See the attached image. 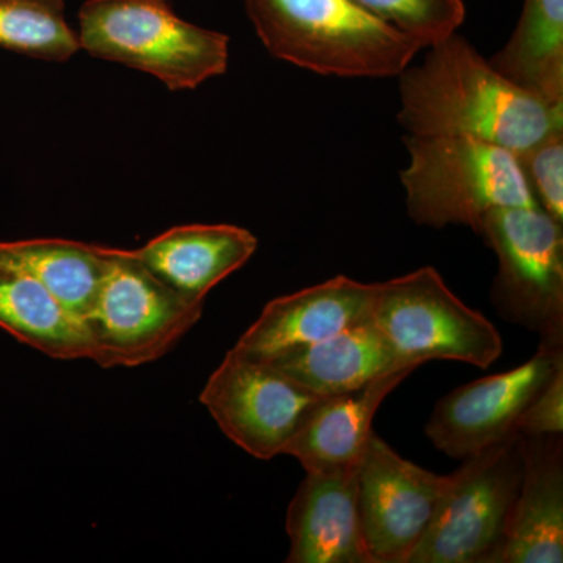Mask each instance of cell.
Masks as SVG:
<instances>
[{
    "label": "cell",
    "mask_w": 563,
    "mask_h": 563,
    "mask_svg": "<svg viewBox=\"0 0 563 563\" xmlns=\"http://www.w3.org/2000/svg\"><path fill=\"white\" fill-rule=\"evenodd\" d=\"M521 477L520 432L466 457L407 563H498Z\"/></svg>",
    "instance_id": "obj_7"
},
{
    "label": "cell",
    "mask_w": 563,
    "mask_h": 563,
    "mask_svg": "<svg viewBox=\"0 0 563 563\" xmlns=\"http://www.w3.org/2000/svg\"><path fill=\"white\" fill-rule=\"evenodd\" d=\"M376 284L333 277L266 303L233 350L254 358L309 346L343 332L372 314Z\"/></svg>",
    "instance_id": "obj_12"
},
{
    "label": "cell",
    "mask_w": 563,
    "mask_h": 563,
    "mask_svg": "<svg viewBox=\"0 0 563 563\" xmlns=\"http://www.w3.org/2000/svg\"><path fill=\"white\" fill-rule=\"evenodd\" d=\"M358 512L372 563H407L453 483L401 457L376 432L358 463Z\"/></svg>",
    "instance_id": "obj_10"
},
{
    "label": "cell",
    "mask_w": 563,
    "mask_h": 563,
    "mask_svg": "<svg viewBox=\"0 0 563 563\" xmlns=\"http://www.w3.org/2000/svg\"><path fill=\"white\" fill-rule=\"evenodd\" d=\"M563 368V343L540 342L523 365L473 380L444 395L433 407L426 435L437 450L465 461L518 433L526 407Z\"/></svg>",
    "instance_id": "obj_11"
},
{
    "label": "cell",
    "mask_w": 563,
    "mask_h": 563,
    "mask_svg": "<svg viewBox=\"0 0 563 563\" xmlns=\"http://www.w3.org/2000/svg\"><path fill=\"white\" fill-rule=\"evenodd\" d=\"M409 163L401 172L410 220L426 228L466 225L485 214L537 206L515 152L465 136L404 139Z\"/></svg>",
    "instance_id": "obj_3"
},
{
    "label": "cell",
    "mask_w": 563,
    "mask_h": 563,
    "mask_svg": "<svg viewBox=\"0 0 563 563\" xmlns=\"http://www.w3.org/2000/svg\"><path fill=\"white\" fill-rule=\"evenodd\" d=\"M318 398L272 363L233 347L199 395L222 433L258 461L285 453Z\"/></svg>",
    "instance_id": "obj_9"
},
{
    "label": "cell",
    "mask_w": 563,
    "mask_h": 563,
    "mask_svg": "<svg viewBox=\"0 0 563 563\" xmlns=\"http://www.w3.org/2000/svg\"><path fill=\"white\" fill-rule=\"evenodd\" d=\"M0 329L54 361L90 358L84 322L65 309L2 242Z\"/></svg>",
    "instance_id": "obj_18"
},
{
    "label": "cell",
    "mask_w": 563,
    "mask_h": 563,
    "mask_svg": "<svg viewBox=\"0 0 563 563\" xmlns=\"http://www.w3.org/2000/svg\"><path fill=\"white\" fill-rule=\"evenodd\" d=\"M163 2H169V0H163Z\"/></svg>",
    "instance_id": "obj_25"
},
{
    "label": "cell",
    "mask_w": 563,
    "mask_h": 563,
    "mask_svg": "<svg viewBox=\"0 0 563 563\" xmlns=\"http://www.w3.org/2000/svg\"><path fill=\"white\" fill-rule=\"evenodd\" d=\"M358 465L306 472L287 512V563H372L358 512Z\"/></svg>",
    "instance_id": "obj_13"
},
{
    "label": "cell",
    "mask_w": 563,
    "mask_h": 563,
    "mask_svg": "<svg viewBox=\"0 0 563 563\" xmlns=\"http://www.w3.org/2000/svg\"><path fill=\"white\" fill-rule=\"evenodd\" d=\"M517 431L531 437L563 433V368L558 369L526 407Z\"/></svg>",
    "instance_id": "obj_24"
},
{
    "label": "cell",
    "mask_w": 563,
    "mask_h": 563,
    "mask_svg": "<svg viewBox=\"0 0 563 563\" xmlns=\"http://www.w3.org/2000/svg\"><path fill=\"white\" fill-rule=\"evenodd\" d=\"M0 47L25 57L66 62L80 51L65 0H0Z\"/></svg>",
    "instance_id": "obj_21"
},
{
    "label": "cell",
    "mask_w": 563,
    "mask_h": 563,
    "mask_svg": "<svg viewBox=\"0 0 563 563\" xmlns=\"http://www.w3.org/2000/svg\"><path fill=\"white\" fill-rule=\"evenodd\" d=\"M415 369L407 366L354 390L320 396L303 415L284 455L298 459L306 472L357 466L374 432L377 410Z\"/></svg>",
    "instance_id": "obj_14"
},
{
    "label": "cell",
    "mask_w": 563,
    "mask_h": 563,
    "mask_svg": "<svg viewBox=\"0 0 563 563\" xmlns=\"http://www.w3.org/2000/svg\"><path fill=\"white\" fill-rule=\"evenodd\" d=\"M77 36L92 57L151 74L172 91L228 70L229 36L181 20L163 0H87Z\"/></svg>",
    "instance_id": "obj_4"
},
{
    "label": "cell",
    "mask_w": 563,
    "mask_h": 563,
    "mask_svg": "<svg viewBox=\"0 0 563 563\" xmlns=\"http://www.w3.org/2000/svg\"><path fill=\"white\" fill-rule=\"evenodd\" d=\"M428 49L398 76L407 135L465 136L520 154L563 129V107L507 79L457 32Z\"/></svg>",
    "instance_id": "obj_1"
},
{
    "label": "cell",
    "mask_w": 563,
    "mask_h": 563,
    "mask_svg": "<svg viewBox=\"0 0 563 563\" xmlns=\"http://www.w3.org/2000/svg\"><path fill=\"white\" fill-rule=\"evenodd\" d=\"M488 60L526 91L563 107V0H525L512 36Z\"/></svg>",
    "instance_id": "obj_19"
},
{
    "label": "cell",
    "mask_w": 563,
    "mask_h": 563,
    "mask_svg": "<svg viewBox=\"0 0 563 563\" xmlns=\"http://www.w3.org/2000/svg\"><path fill=\"white\" fill-rule=\"evenodd\" d=\"M203 303L158 279L131 251L110 247L109 268L84 318L90 361L136 368L165 357L201 320Z\"/></svg>",
    "instance_id": "obj_5"
},
{
    "label": "cell",
    "mask_w": 563,
    "mask_h": 563,
    "mask_svg": "<svg viewBox=\"0 0 563 563\" xmlns=\"http://www.w3.org/2000/svg\"><path fill=\"white\" fill-rule=\"evenodd\" d=\"M269 54L342 79L398 77L422 49L354 0H244Z\"/></svg>",
    "instance_id": "obj_2"
},
{
    "label": "cell",
    "mask_w": 563,
    "mask_h": 563,
    "mask_svg": "<svg viewBox=\"0 0 563 563\" xmlns=\"http://www.w3.org/2000/svg\"><path fill=\"white\" fill-rule=\"evenodd\" d=\"M476 233L498 257L490 299L503 320L563 343V222L539 206L485 214Z\"/></svg>",
    "instance_id": "obj_8"
},
{
    "label": "cell",
    "mask_w": 563,
    "mask_h": 563,
    "mask_svg": "<svg viewBox=\"0 0 563 563\" xmlns=\"http://www.w3.org/2000/svg\"><path fill=\"white\" fill-rule=\"evenodd\" d=\"M372 320L396 355L418 366L453 361L487 369L503 354L498 329L432 266L376 284Z\"/></svg>",
    "instance_id": "obj_6"
},
{
    "label": "cell",
    "mask_w": 563,
    "mask_h": 563,
    "mask_svg": "<svg viewBox=\"0 0 563 563\" xmlns=\"http://www.w3.org/2000/svg\"><path fill=\"white\" fill-rule=\"evenodd\" d=\"M263 361L317 396L354 390L407 366L420 368L396 355L372 314L322 342L282 351Z\"/></svg>",
    "instance_id": "obj_17"
},
{
    "label": "cell",
    "mask_w": 563,
    "mask_h": 563,
    "mask_svg": "<svg viewBox=\"0 0 563 563\" xmlns=\"http://www.w3.org/2000/svg\"><path fill=\"white\" fill-rule=\"evenodd\" d=\"M257 246V236L239 225L188 224L131 252L174 290L206 301L218 284L250 262Z\"/></svg>",
    "instance_id": "obj_16"
},
{
    "label": "cell",
    "mask_w": 563,
    "mask_h": 563,
    "mask_svg": "<svg viewBox=\"0 0 563 563\" xmlns=\"http://www.w3.org/2000/svg\"><path fill=\"white\" fill-rule=\"evenodd\" d=\"M2 243L65 309L84 322L109 268L110 247L63 239Z\"/></svg>",
    "instance_id": "obj_20"
},
{
    "label": "cell",
    "mask_w": 563,
    "mask_h": 563,
    "mask_svg": "<svg viewBox=\"0 0 563 563\" xmlns=\"http://www.w3.org/2000/svg\"><path fill=\"white\" fill-rule=\"evenodd\" d=\"M424 47L453 35L465 21L463 0H354Z\"/></svg>",
    "instance_id": "obj_22"
},
{
    "label": "cell",
    "mask_w": 563,
    "mask_h": 563,
    "mask_svg": "<svg viewBox=\"0 0 563 563\" xmlns=\"http://www.w3.org/2000/svg\"><path fill=\"white\" fill-rule=\"evenodd\" d=\"M515 155L533 201L555 221L563 222V129Z\"/></svg>",
    "instance_id": "obj_23"
},
{
    "label": "cell",
    "mask_w": 563,
    "mask_h": 563,
    "mask_svg": "<svg viewBox=\"0 0 563 563\" xmlns=\"http://www.w3.org/2000/svg\"><path fill=\"white\" fill-rule=\"evenodd\" d=\"M563 433L523 435V477L498 563L563 562Z\"/></svg>",
    "instance_id": "obj_15"
}]
</instances>
